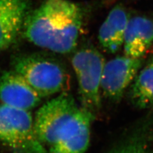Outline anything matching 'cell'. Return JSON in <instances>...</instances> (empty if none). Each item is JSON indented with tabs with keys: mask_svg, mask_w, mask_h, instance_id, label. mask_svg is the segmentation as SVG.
Segmentation results:
<instances>
[{
	"mask_svg": "<svg viewBox=\"0 0 153 153\" xmlns=\"http://www.w3.org/2000/svg\"><path fill=\"white\" fill-rule=\"evenodd\" d=\"M84 8L70 0H45L30 12L23 34L34 45L59 54L75 49L85 20Z\"/></svg>",
	"mask_w": 153,
	"mask_h": 153,
	"instance_id": "obj_1",
	"label": "cell"
},
{
	"mask_svg": "<svg viewBox=\"0 0 153 153\" xmlns=\"http://www.w3.org/2000/svg\"><path fill=\"white\" fill-rule=\"evenodd\" d=\"M13 71L25 79L42 98L63 91L69 75L64 66L50 57L33 54L16 57Z\"/></svg>",
	"mask_w": 153,
	"mask_h": 153,
	"instance_id": "obj_2",
	"label": "cell"
},
{
	"mask_svg": "<svg viewBox=\"0 0 153 153\" xmlns=\"http://www.w3.org/2000/svg\"><path fill=\"white\" fill-rule=\"evenodd\" d=\"M0 143L14 153H47L30 111L0 104Z\"/></svg>",
	"mask_w": 153,
	"mask_h": 153,
	"instance_id": "obj_3",
	"label": "cell"
},
{
	"mask_svg": "<svg viewBox=\"0 0 153 153\" xmlns=\"http://www.w3.org/2000/svg\"><path fill=\"white\" fill-rule=\"evenodd\" d=\"M105 63L103 55L91 46L81 48L71 58L81 107L93 115L101 108V82Z\"/></svg>",
	"mask_w": 153,
	"mask_h": 153,
	"instance_id": "obj_4",
	"label": "cell"
},
{
	"mask_svg": "<svg viewBox=\"0 0 153 153\" xmlns=\"http://www.w3.org/2000/svg\"><path fill=\"white\" fill-rule=\"evenodd\" d=\"M80 108L72 96L66 92L42 105L36 114L34 124L43 144L49 147L53 145Z\"/></svg>",
	"mask_w": 153,
	"mask_h": 153,
	"instance_id": "obj_5",
	"label": "cell"
},
{
	"mask_svg": "<svg viewBox=\"0 0 153 153\" xmlns=\"http://www.w3.org/2000/svg\"><path fill=\"white\" fill-rule=\"evenodd\" d=\"M142 64V58L125 55L105 62L101 82V91L104 97L114 102L119 101L133 82Z\"/></svg>",
	"mask_w": 153,
	"mask_h": 153,
	"instance_id": "obj_6",
	"label": "cell"
},
{
	"mask_svg": "<svg viewBox=\"0 0 153 153\" xmlns=\"http://www.w3.org/2000/svg\"><path fill=\"white\" fill-rule=\"evenodd\" d=\"M94 115L80 107L48 153H84L89 144L91 123Z\"/></svg>",
	"mask_w": 153,
	"mask_h": 153,
	"instance_id": "obj_7",
	"label": "cell"
},
{
	"mask_svg": "<svg viewBox=\"0 0 153 153\" xmlns=\"http://www.w3.org/2000/svg\"><path fill=\"white\" fill-rule=\"evenodd\" d=\"M42 98L16 71L0 75V102L9 106L30 111L37 107Z\"/></svg>",
	"mask_w": 153,
	"mask_h": 153,
	"instance_id": "obj_8",
	"label": "cell"
},
{
	"mask_svg": "<svg viewBox=\"0 0 153 153\" xmlns=\"http://www.w3.org/2000/svg\"><path fill=\"white\" fill-rule=\"evenodd\" d=\"M29 12L27 0H0V50L16 40Z\"/></svg>",
	"mask_w": 153,
	"mask_h": 153,
	"instance_id": "obj_9",
	"label": "cell"
},
{
	"mask_svg": "<svg viewBox=\"0 0 153 153\" xmlns=\"http://www.w3.org/2000/svg\"><path fill=\"white\" fill-rule=\"evenodd\" d=\"M153 44V22L146 17L129 19L124 34V55L142 58Z\"/></svg>",
	"mask_w": 153,
	"mask_h": 153,
	"instance_id": "obj_10",
	"label": "cell"
},
{
	"mask_svg": "<svg viewBox=\"0 0 153 153\" xmlns=\"http://www.w3.org/2000/svg\"><path fill=\"white\" fill-rule=\"evenodd\" d=\"M128 21L127 12L120 5L109 12L98 32L99 42L105 51L115 54L121 49Z\"/></svg>",
	"mask_w": 153,
	"mask_h": 153,
	"instance_id": "obj_11",
	"label": "cell"
},
{
	"mask_svg": "<svg viewBox=\"0 0 153 153\" xmlns=\"http://www.w3.org/2000/svg\"><path fill=\"white\" fill-rule=\"evenodd\" d=\"M130 89L132 103L143 108L153 104V57L134 79Z\"/></svg>",
	"mask_w": 153,
	"mask_h": 153,
	"instance_id": "obj_12",
	"label": "cell"
},
{
	"mask_svg": "<svg viewBox=\"0 0 153 153\" xmlns=\"http://www.w3.org/2000/svg\"><path fill=\"white\" fill-rule=\"evenodd\" d=\"M113 153H146L143 147L139 144L131 143L117 149Z\"/></svg>",
	"mask_w": 153,
	"mask_h": 153,
	"instance_id": "obj_13",
	"label": "cell"
}]
</instances>
